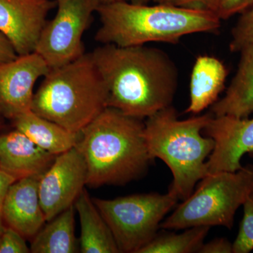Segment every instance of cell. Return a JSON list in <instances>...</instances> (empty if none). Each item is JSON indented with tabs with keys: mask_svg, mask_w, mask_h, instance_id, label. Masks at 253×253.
I'll return each instance as SVG.
<instances>
[{
	"mask_svg": "<svg viewBox=\"0 0 253 253\" xmlns=\"http://www.w3.org/2000/svg\"><path fill=\"white\" fill-rule=\"evenodd\" d=\"M91 54L107 91L108 107L141 120L172 106L178 70L165 51L146 44H103Z\"/></svg>",
	"mask_w": 253,
	"mask_h": 253,
	"instance_id": "cell-1",
	"label": "cell"
},
{
	"mask_svg": "<svg viewBox=\"0 0 253 253\" xmlns=\"http://www.w3.org/2000/svg\"><path fill=\"white\" fill-rule=\"evenodd\" d=\"M144 123L106 107L80 132L76 147L87 168L86 185H124L144 175L152 159Z\"/></svg>",
	"mask_w": 253,
	"mask_h": 253,
	"instance_id": "cell-2",
	"label": "cell"
},
{
	"mask_svg": "<svg viewBox=\"0 0 253 253\" xmlns=\"http://www.w3.org/2000/svg\"><path fill=\"white\" fill-rule=\"evenodd\" d=\"M96 12L101 26L95 40L119 46L175 44L189 35L217 33L221 21L211 11L164 4H136L126 0L101 3Z\"/></svg>",
	"mask_w": 253,
	"mask_h": 253,
	"instance_id": "cell-3",
	"label": "cell"
},
{
	"mask_svg": "<svg viewBox=\"0 0 253 253\" xmlns=\"http://www.w3.org/2000/svg\"><path fill=\"white\" fill-rule=\"evenodd\" d=\"M211 113L179 120L172 106L146 118L144 138L152 161L162 160L173 176L168 192L184 201L194 192L196 183L209 174L207 160L212 152L214 141L202 131Z\"/></svg>",
	"mask_w": 253,
	"mask_h": 253,
	"instance_id": "cell-4",
	"label": "cell"
},
{
	"mask_svg": "<svg viewBox=\"0 0 253 253\" xmlns=\"http://www.w3.org/2000/svg\"><path fill=\"white\" fill-rule=\"evenodd\" d=\"M107 106V91L91 53L50 68L34 94L31 111L80 133Z\"/></svg>",
	"mask_w": 253,
	"mask_h": 253,
	"instance_id": "cell-5",
	"label": "cell"
},
{
	"mask_svg": "<svg viewBox=\"0 0 253 253\" xmlns=\"http://www.w3.org/2000/svg\"><path fill=\"white\" fill-rule=\"evenodd\" d=\"M253 191V166L209 174L197 189L161 224L164 229L222 226L231 229L240 206Z\"/></svg>",
	"mask_w": 253,
	"mask_h": 253,
	"instance_id": "cell-6",
	"label": "cell"
},
{
	"mask_svg": "<svg viewBox=\"0 0 253 253\" xmlns=\"http://www.w3.org/2000/svg\"><path fill=\"white\" fill-rule=\"evenodd\" d=\"M112 231L121 253H138L157 235L165 216L177 204L169 192L92 199Z\"/></svg>",
	"mask_w": 253,
	"mask_h": 253,
	"instance_id": "cell-7",
	"label": "cell"
},
{
	"mask_svg": "<svg viewBox=\"0 0 253 253\" xmlns=\"http://www.w3.org/2000/svg\"><path fill=\"white\" fill-rule=\"evenodd\" d=\"M100 4L99 0H57L56 16L46 21L35 51L49 68L62 66L85 54L82 38Z\"/></svg>",
	"mask_w": 253,
	"mask_h": 253,
	"instance_id": "cell-8",
	"label": "cell"
},
{
	"mask_svg": "<svg viewBox=\"0 0 253 253\" xmlns=\"http://www.w3.org/2000/svg\"><path fill=\"white\" fill-rule=\"evenodd\" d=\"M87 168L75 146L57 155L39 181V196L46 221L73 206L86 185Z\"/></svg>",
	"mask_w": 253,
	"mask_h": 253,
	"instance_id": "cell-9",
	"label": "cell"
},
{
	"mask_svg": "<svg viewBox=\"0 0 253 253\" xmlns=\"http://www.w3.org/2000/svg\"><path fill=\"white\" fill-rule=\"evenodd\" d=\"M49 67L36 51L0 66V116L14 121L31 111L35 84Z\"/></svg>",
	"mask_w": 253,
	"mask_h": 253,
	"instance_id": "cell-10",
	"label": "cell"
},
{
	"mask_svg": "<svg viewBox=\"0 0 253 253\" xmlns=\"http://www.w3.org/2000/svg\"><path fill=\"white\" fill-rule=\"evenodd\" d=\"M214 147L207 161L208 173L236 172L242 168L241 158L253 157V119L213 116L204 129Z\"/></svg>",
	"mask_w": 253,
	"mask_h": 253,
	"instance_id": "cell-11",
	"label": "cell"
},
{
	"mask_svg": "<svg viewBox=\"0 0 253 253\" xmlns=\"http://www.w3.org/2000/svg\"><path fill=\"white\" fill-rule=\"evenodd\" d=\"M54 6L50 0H0V32L18 56L36 51L47 15Z\"/></svg>",
	"mask_w": 253,
	"mask_h": 253,
	"instance_id": "cell-12",
	"label": "cell"
},
{
	"mask_svg": "<svg viewBox=\"0 0 253 253\" xmlns=\"http://www.w3.org/2000/svg\"><path fill=\"white\" fill-rule=\"evenodd\" d=\"M36 176L22 178L10 186L1 209L5 226L12 228L26 239H33L46 222Z\"/></svg>",
	"mask_w": 253,
	"mask_h": 253,
	"instance_id": "cell-13",
	"label": "cell"
},
{
	"mask_svg": "<svg viewBox=\"0 0 253 253\" xmlns=\"http://www.w3.org/2000/svg\"><path fill=\"white\" fill-rule=\"evenodd\" d=\"M56 156L18 129L0 135V169L16 180L29 176L41 178Z\"/></svg>",
	"mask_w": 253,
	"mask_h": 253,
	"instance_id": "cell-14",
	"label": "cell"
},
{
	"mask_svg": "<svg viewBox=\"0 0 253 253\" xmlns=\"http://www.w3.org/2000/svg\"><path fill=\"white\" fill-rule=\"evenodd\" d=\"M239 67L226 94L211 106L214 117L249 118L253 113V45L241 51Z\"/></svg>",
	"mask_w": 253,
	"mask_h": 253,
	"instance_id": "cell-15",
	"label": "cell"
},
{
	"mask_svg": "<svg viewBox=\"0 0 253 253\" xmlns=\"http://www.w3.org/2000/svg\"><path fill=\"white\" fill-rule=\"evenodd\" d=\"M227 70L214 56L202 55L195 61L190 80V102L185 112L199 114L212 106L224 88Z\"/></svg>",
	"mask_w": 253,
	"mask_h": 253,
	"instance_id": "cell-16",
	"label": "cell"
},
{
	"mask_svg": "<svg viewBox=\"0 0 253 253\" xmlns=\"http://www.w3.org/2000/svg\"><path fill=\"white\" fill-rule=\"evenodd\" d=\"M74 205L81 221V252L121 253L112 231L85 189L82 191Z\"/></svg>",
	"mask_w": 253,
	"mask_h": 253,
	"instance_id": "cell-17",
	"label": "cell"
},
{
	"mask_svg": "<svg viewBox=\"0 0 253 253\" xmlns=\"http://www.w3.org/2000/svg\"><path fill=\"white\" fill-rule=\"evenodd\" d=\"M15 128L49 154L57 156L75 147L80 133L73 132L32 111L14 121Z\"/></svg>",
	"mask_w": 253,
	"mask_h": 253,
	"instance_id": "cell-18",
	"label": "cell"
},
{
	"mask_svg": "<svg viewBox=\"0 0 253 253\" xmlns=\"http://www.w3.org/2000/svg\"><path fill=\"white\" fill-rule=\"evenodd\" d=\"M75 205L65 210L43 226L33 238V253H74L78 252L75 235Z\"/></svg>",
	"mask_w": 253,
	"mask_h": 253,
	"instance_id": "cell-19",
	"label": "cell"
},
{
	"mask_svg": "<svg viewBox=\"0 0 253 253\" xmlns=\"http://www.w3.org/2000/svg\"><path fill=\"white\" fill-rule=\"evenodd\" d=\"M210 226L189 228L182 234H157L151 242L138 253H191L199 252L204 244Z\"/></svg>",
	"mask_w": 253,
	"mask_h": 253,
	"instance_id": "cell-20",
	"label": "cell"
},
{
	"mask_svg": "<svg viewBox=\"0 0 253 253\" xmlns=\"http://www.w3.org/2000/svg\"><path fill=\"white\" fill-rule=\"evenodd\" d=\"M243 206L244 217L239 234L233 243V253H249L253 251V191Z\"/></svg>",
	"mask_w": 253,
	"mask_h": 253,
	"instance_id": "cell-21",
	"label": "cell"
},
{
	"mask_svg": "<svg viewBox=\"0 0 253 253\" xmlns=\"http://www.w3.org/2000/svg\"><path fill=\"white\" fill-rule=\"evenodd\" d=\"M250 45H253V4L242 13L233 28L229 48L232 52H239Z\"/></svg>",
	"mask_w": 253,
	"mask_h": 253,
	"instance_id": "cell-22",
	"label": "cell"
},
{
	"mask_svg": "<svg viewBox=\"0 0 253 253\" xmlns=\"http://www.w3.org/2000/svg\"><path fill=\"white\" fill-rule=\"evenodd\" d=\"M25 239L17 231L6 226L0 237V253H31Z\"/></svg>",
	"mask_w": 253,
	"mask_h": 253,
	"instance_id": "cell-23",
	"label": "cell"
},
{
	"mask_svg": "<svg viewBox=\"0 0 253 253\" xmlns=\"http://www.w3.org/2000/svg\"><path fill=\"white\" fill-rule=\"evenodd\" d=\"M253 4V0H218L217 15L221 20H226L244 12Z\"/></svg>",
	"mask_w": 253,
	"mask_h": 253,
	"instance_id": "cell-24",
	"label": "cell"
},
{
	"mask_svg": "<svg viewBox=\"0 0 253 253\" xmlns=\"http://www.w3.org/2000/svg\"><path fill=\"white\" fill-rule=\"evenodd\" d=\"M156 4H164L186 9L211 11L217 14L218 0H153Z\"/></svg>",
	"mask_w": 253,
	"mask_h": 253,
	"instance_id": "cell-25",
	"label": "cell"
},
{
	"mask_svg": "<svg viewBox=\"0 0 253 253\" xmlns=\"http://www.w3.org/2000/svg\"><path fill=\"white\" fill-rule=\"evenodd\" d=\"M201 253H232L233 244L224 238L213 239L200 248Z\"/></svg>",
	"mask_w": 253,
	"mask_h": 253,
	"instance_id": "cell-26",
	"label": "cell"
},
{
	"mask_svg": "<svg viewBox=\"0 0 253 253\" xmlns=\"http://www.w3.org/2000/svg\"><path fill=\"white\" fill-rule=\"evenodd\" d=\"M18 56L11 42L0 32V66L12 61Z\"/></svg>",
	"mask_w": 253,
	"mask_h": 253,
	"instance_id": "cell-27",
	"label": "cell"
},
{
	"mask_svg": "<svg viewBox=\"0 0 253 253\" xmlns=\"http://www.w3.org/2000/svg\"><path fill=\"white\" fill-rule=\"evenodd\" d=\"M16 181V179L14 176L10 175L8 173L0 169V217H2L1 209H2L3 204H4L6 194L9 191L10 186L12 185V184H14Z\"/></svg>",
	"mask_w": 253,
	"mask_h": 253,
	"instance_id": "cell-28",
	"label": "cell"
},
{
	"mask_svg": "<svg viewBox=\"0 0 253 253\" xmlns=\"http://www.w3.org/2000/svg\"><path fill=\"white\" fill-rule=\"evenodd\" d=\"M150 1H153V0H128L127 1L132 3V4H148Z\"/></svg>",
	"mask_w": 253,
	"mask_h": 253,
	"instance_id": "cell-29",
	"label": "cell"
},
{
	"mask_svg": "<svg viewBox=\"0 0 253 253\" xmlns=\"http://www.w3.org/2000/svg\"><path fill=\"white\" fill-rule=\"evenodd\" d=\"M5 226L4 221H3L2 217H0V237H1V234H2L3 231H4Z\"/></svg>",
	"mask_w": 253,
	"mask_h": 253,
	"instance_id": "cell-30",
	"label": "cell"
},
{
	"mask_svg": "<svg viewBox=\"0 0 253 253\" xmlns=\"http://www.w3.org/2000/svg\"><path fill=\"white\" fill-rule=\"evenodd\" d=\"M102 4H107V3L114 2V1H121V0H99Z\"/></svg>",
	"mask_w": 253,
	"mask_h": 253,
	"instance_id": "cell-31",
	"label": "cell"
},
{
	"mask_svg": "<svg viewBox=\"0 0 253 253\" xmlns=\"http://www.w3.org/2000/svg\"><path fill=\"white\" fill-rule=\"evenodd\" d=\"M0 127H1V121H0Z\"/></svg>",
	"mask_w": 253,
	"mask_h": 253,
	"instance_id": "cell-32",
	"label": "cell"
}]
</instances>
